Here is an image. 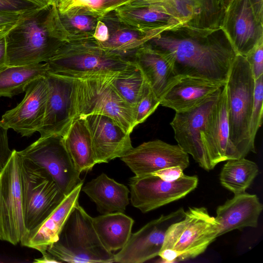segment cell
Here are the masks:
<instances>
[{
	"label": "cell",
	"instance_id": "obj_1",
	"mask_svg": "<svg viewBox=\"0 0 263 263\" xmlns=\"http://www.w3.org/2000/svg\"><path fill=\"white\" fill-rule=\"evenodd\" d=\"M152 48L171 59L177 76H191L225 85L237 55L234 48L218 42L159 35L150 40Z\"/></svg>",
	"mask_w": 263,
	"mask_h": 263
},
{
	"label": "cell",
	"instance_id": "obj_2",
	"mask_svg": "<svg viewBox=\"0 0 263 263\" xmlns=\"http://www.w3.org/2000/svg\"><path fill=\"white\" fill-rule=\"evenodd\" d=\"M62 29L54 4L39 8L6 35L7 65L46 63L64 43Z\"/></svg>",
	"mask_w": 263,
	"mask_h": 263
},
{
	"label": "cell",
	"instance_id": "obj_3",
	"mask_svg": "<svg viewBox=\"0 0 263 263\" xmlns=\"http://www.w3.org/2000/svg\"><path fill=\"white\" fill-rule=\"evenodd\" d=\"M47 73L72 79L93 76H113L134 62L122 53L99 47L96 41L65 42L46 63Z\"/></svg>",
	"mask_w": 263,
	"mask_h": 263
},
{
	"label": "cell",
	"instance_id": "obj_4",
	"mask_svg": "<svg viewBox=\"0 0 263 263\" xmlns=\"http://www.w3.org/2000/svg\"><path fill=\"white\" fill-rule=\"evenodd\" d=\"M92 218L78 202L63 226L58 240L48 246L46 251L60 262H114V254L101 242Z\"/></svg>",
	"mask_w": 263,
	"mask_h": 263
},
{
	"label": "cell",
	"instance_id": "obj_5",
	"mask_svg": "<svg viewBox=\"0 0 263 263\" xmlns=\"http://www.w3.org/2000/svg\"><path fill=\"white\" fill-rule=\"evenodd\" d=\"M112 77L93 76L73 79L71 118L73 121L89 115L106 116L130 134L135 127L134 109L114 89L110 82Z\"/></svg>",
	"mask_w": 263,
	"mask_h": 263
},
{
	"label": "cell",
	"instance_id": "obj_6",
	"mask_svg": "<svg viewBox=\"0 0 263 263\" xmlns=\"http://www.w3.org/2000/svg\"><path fill=\"white\" fill-rule=\"evenodd\" d=\"M255 81L246 58L237 55L225 86L230 139L240 158L255 153L249 134Z\"/></svg>",
	"mask_w": 263,
	"mask_h": 263
},
{
	"label": "cell",
	"instance_id": "obj_7",
	"mask_svg": "<svg viewBox=\"0 0 263 263\" xmlns=\"http://www.w3.org/2000/svg\"><path fill=\"white\" fill-rule=\"evenodd\" d=\"M21 177L26 236L35 231L66 196L42 168L21 155Z\"/></svg>",
	"mask_w": 263,
	"mask_h": 263
},
{
	"label": "cell",
	"instance_id": "obj_8",
	"mask_svg": "<svg viewBox=\"0 0 263 263\" xmlns=\"http://www.w3.org/2000/svg\"><path fill=\"white\" fill-rule=\"evenodd\" d=\"M219 229L218 222L205 208H190L181 220L168 227L161 250L177 251V261L195 258L219 236Z\"/></svg>",
	"mask_w": 263,
	"mask_h": 263
},
{
	"label": "cell",
	"instance_id": "obj_9",
	"mask_svg": "<svg viewBox=\"0 0 263 263\" xmlns=\"http://www.w3.org/2000/svg\"><path fill=\"white\" fill-rule=\"evenodd\" d=\"M25 234L21 155L13 149L0 171V240L16 245Z\"/></svg>",
	"mask_w": 263,
	"mask_h": 263
},
{
	"label": "cell",
	"instance_id": "obj_10",
	"mask_svg": "<svg viewBox=\"0 0 263 263\" xmlns=\"http://www.w3.org/2000/svg\"><path fill=\"white\" fill-rule=\"evenodd\" d=\"M19 153L42 168L65 196L83 184L81 173L76 168L61 136L40 137Z\"/></svg>",
	"mask_w": 263,
	"mask_h": 263
},
{
	"label": "cell",
	"instance_id": "obj_11",
	"mask_svg": "<svg viewBox=\"0 0 263 263\" xmlns=\"http://www.w3.org/2000/svg\"><path fill=\"white\" fill-rule=\"evenodd\" d=\"M197 176L184 175L172 182L152 174L129 178L130 202L133 206L146 213L185 197L197 186Z\"/></svg>",
	"mask_w": 263,
	"mask_h": 263
},
{
	"label": "cell",
	"instance_id": "obj_12",
	"mask_svg": "<svg viewBox=\"0 0 263 263\" xmlns=\"http://www.w3.org/2000/svg\"><path fill=\"white\" fill-rule=\"evenodd\" d=\"M223 87L199 106L185 111L176 112L170 123L178 145L184 152L191 155L201 168L207 171L214 167L201 142V132L205 126Z\"/></svg>",
	"mask_w": 263,
	"mask_h": 263
},
{
	"label": "cell",
	"instance_id": "obj_13",
	"mask_svg": "<svg viewBox=\"0 0 263 263\" xmlns=\"http://www.w3.org/2000/svg\"><path fill=\"white\" fill-rule=\"evenodd\" d=\"M25 92L22 101L2 116L0 126L11 128L23 137H30L39 132L43 125L50 92L45 76L29 83Z\"/></svg>",
	"mask_w": 263,
	"mask_h": 263
},
{
	"label": "cell",
	"instance_id": "obj_14",
	"mask_svg": "<svg viewBox=\"0 0 263 263\" xmlns=\"http://www.w3.org/2000/svg\"><path fill=\"white\" fill-rule=\"evenodd\" d=\"M185 211L182 208L161 215L132 233L125 246L114 254L115 262L142 263L158 256L168 227L181 220Z\"/></svg>",
	"mask_w": 263,
	"mask_h": 263
},
{
	"label": "cell",
	"instance_id": "obj_15",
	"mask_svg": "<svg viewBox=\"0 0 263 263\" xmlns=\"http://www.w3.org/2000/svg\"><path fill=\"white\" fill-rule=\"evenodd\" d=\"M120 158L137 176L152 174L174 166H180L184 170L190 164L188 154L178 144L159 139L133 147Z\"/></svg>",
	"mask_w": 263,
	"mask_h": 263
},
{
	"label": "cell",
	"instance_id": "obj_16",
	"mask_svg": "<svg viewBox=\"0 0 263 263\" xmlns=\"http://www.w3.org/2000/svg\"><path fill=\"white\" fill-rule=\"evenodd\" d=\"M201 140L214 167L220 162L240 158L230 139L225 85L201 132Z\"/></svg>",
	"mask_w": 263,
	"mask_h": 263
},
{
	"label": "cell",
	"instance_id": "obj_17",
	"mask_svg": "<svg viewBox=\"0 0 263 263\" xmlns=\"http://www.w3.org/2000/svg\"><path fill=\"white\" fill-rule=\"evenodd\" d=\"M84 119L89 129L97 164L121 158L133 147L130 133L114 119L101 115H89Z\"/></svg>",
	"mask_w": 263,
	"mask_h": 263
},
{
	"label": "cell",
	"instance_id": "obj_18",
	"mask_svg": "<svg viewBox=\"0 0 263 263\" xmlns=\"http://www.w3.org/2000/svg\"><path fill=\"white\" fill-rule=\"evenodd\" d=\"M50 92L40 137L52 135L62 136L70 126L71 95L73 79L45 74Z\"/></svg>",
	"mask_w": 263,
	"mask_h": 263
},
{
	"label": "cell",
	"instance_id": "obj_19",
	"mask_svg": "<svg viewBox=\"0 0 263 263\" xmlns=\"http://www.w3.org/2000/svg\"><path fill=\"white\" fill-rule=\"evenodd\" d=\"M224 85L191 76H179L161 99L160 105L176 112H183L199 106Z\"/></svg>",
	"mask_w": 263,
	"mask_h": 263
},
{
	"label": "cell",
	"instance_id": "obj_20",
	"mask_svg": "<svg viewBox=\"0 0 263 263\" xmlns=\"http://www.w3.org/2000/svg\"><path fill=\"white\" fill-rule=\"evenodd\" d=\"M263 205L257 196L246 192L234 194L216 210L219 236L234 230L256 228Z\"/></svg>",
	"mask_w": 263,
	"mask_h": 263
},
{
	"label": "cell",
	"instance_id": "obj_21",
	"mask_svg": "<svg viewBox=\"0 0 263 263\" xmlns=\"http://www.w3.org/2000/svg\"><path fill=\"white\" fill-rule=\"evenodd\" d=\"M132 60L161 101L167 90L179 77L174 71L171 59L166 54L149 46L143 45L136 50Z\"/></svg>",
	"mask_w": 263,
	"mask_h": 263
},
{
	"label": "cell",
	"instance_id": "obj_22",
	"mask_svg": "<svg viewBox=\"0 0 263 263\" xmlns=\"http://www.w3.org/2000/svg\"><path fill=\"white\" fill-rule=\"evenodd\" d=\"M83 184L66 196L48 217L33 232L25 236L22 246L34 249L41 253L55 242L72 208L78 202Z\"/></svg>",
	"mask_w": 263,
	"mask_h": 263
},
{
	"label": "cell",
	"instance_id": "obj_23",
	"mask_svg": "<svg viewBox=\"0 0 263 263\" xmlns=\"http://www.w3.org/2000/svg\"><path fill=\"white\" fill-rule=\"evenodd\" d=\"M93 201L102 214L124 213L129 203V190L125 185L102 173L81 189Z\"/></svg>",
	"mask_w": 263,
	"mask_h": 263
},
{
	"label": "cell",
	"instance_id": "obj_24",
	"mask_svg": "<svg viewBox=\"0 0 263 263\" xmlns=\"http://www.w3.org/2000/svg\"><path fill=\"white\" fill-rule=\"evenodd\" d=\"M62 137L77 170L81 173L91 170L97 163L91 136L84 119L78 118L74 119Z\"/></svg>",
	"mask_w": 263,
	"mask_h": 263
},
{
	"label": "cell",
	"instance_id": "obj_25",
	"mask_svg": "<svg viewBox=\"0 0 263 263\" xmlns=\"http://www.w3.org/2000/svg\"><path fill=\"white\" fill-rule=\"evenodd\" d=\"M95 231L104 247L112 252L121 250L131 234L134 220L124 213L102 214L92 218Z\"/></svg>",
	"mask_w": 263,
	"mask_h": 263
},
{
	"label": "cell",
	"instance_id": "obj_26",
	"mask_svg": "<svg viewBox=\"0 0 263 263\" xmlns=\"http://www.w3.org/2000/svg\"><path fill=\"white\" fill-rule=\"evenodd\" d=\"M46 63L23 66H6L0 70V97L11 98L25 91L34 79L45 76Z\"/></svg>",
	"mask_w": 263,
	"mask_h": 263
},
{
	"label": "cell",
	"instance_id": "obj_27",
	"mask_svg": "<svg viewBox=\"0 0 263 263\" xmlns=\"http://www.w3.org/2000/svg\"><path fill=\"white\" fill-rule=\"evenodd\" d=\"M259 173L254 162L243 158L227 161L220 174L221 184L234 194L244 193Z\"/></svg>",
	"mask_w": 263,
	"mask_h": 263
},
{
	"label": "cell",
	"instance_id": "obj_28",
	"mask_svg": "<svg viewBox=\"0 0 263 263\" xmlns=\"http://www.w3.org/2000/svg\"><path fill=\"white\" fill-rule=\"evenodd\" d=\"M145 81L142 71L135 62L128 68L110 79L111 85L117 93L134 109Z\"/></svg>",
	"mask_w": 263,
	"mask_h": 263
},
{
	"label": "cell",
	"instance_id": "obj_29",
	"mask_svg": "<svg viewBox=\"0 0 263 263\" xmlns=\"http://www.w3.org/2000/svg\"><path fill=\"white\" fill-rule=\"evenodd\" d=\"M235 47L237 55L246 57L253 48L255 24L249 0H243L235 23Z\"/></svg>",
	"mask_w": 263,
	"mask_h": 263
},
{
	"label": "cell",
	"instance_id": "obj_30",
	"mask_svg": "<svg viewBox=\"0 0 263 263\" xmlns=\"http://www.w3.org/2000/svg\"><path fill=\"white\" fill-rule=\"evenodd\" d=\"M53 4L61 16L82 14L102 18L106 15L104 0H54Z\"/></svg>",
	"mask_w": 263,
	"mask_h": 263
},
{
	"label": "cell",
	"instance_id": "obj_31",
	"mask_svg": "<svg viewBox=\"0 0 263 263\" xmlns=\"http://www.w3.org/2000/svg\"><path fill=\"white\" fill-rule=\"evenodd\" d=\"M148 39H150L146 36L141 37L135 31L122 30L110 35L105 42H96L99 47L105 50L122 54L127 51L136 50Z\"/></svg>",
	"mask_w": 263,
	"mask_h": 263
},
{
	"label": "cell",
	"instance_id": "obj_32",
	"mask_svg": "<svg viewBox=\"0 0 263 263\" xmlns=\"http://www.w3.org/2000/svg\"><path fill=\"white\" fill-rule=\"evenodd\" d=\"M159 105L160 100L145 81L134 109L135 126L144 122Z\"/></svg>",
	"mask_w": 263,
	"mask_h": 263
},
{
	"label": "cell",
	"instance_id": "obj_33",
	"mask_svg": "<svg viewBox=\"0 0 263 263\" xmlns=\"http://www.w3.org/2000/svg\"><path fill=\"white\" fill-rule=\"evenodd\" d=\"M263 106V75L255 80L254 98L249 125L251 142L255 144L256 133L262 124Z\"/></svg>",
	"mask_w": 263,
	"mask_h": 263
},
{
	"label": "cell",
	"instance_id": "obj_34",
	"mask_svg": "<svg viewBox=\"0 0 263 263\" xmlns=\"http://www.w3.org/2000/svg\"><path fill=\"white\" fill-rule=\"evenodd\" d=\"M39 8L18 11H0V33H7Z\"/></svg>",
	"mask_w": 263,
	"mask_h": 263
},
{
	"label": "cell",
	"instance_id": "obj_35",
	"mask_svg": "<svg viewBox=\"0 0 263 263\" xmlns=\"http://www.w3.org/2000/svg\"><path fill=\"white\" fill-rule=\"evenodd\" d=\"M253 76L256 80L263 75V45L262 39L258 41L253 48L245 57Z\"/></svg>",
	"mask_w": 263,
	"mask_h": 263
},
{
	"label": "cell",
	"instance_id": "obj_36",
	"mask_svg": "<svg viewBox=\"0 0 263 263\" xmlns=\"http://www.w3.org/2000/svg\"><path fill=\"white\" fill-rule=\"evenodd\" d=\"M66 17L68 24L72 28L81 31H89L95 30L94 21L92 16L75 14L64 16Z\"/></svg>",
	"mask_w": 263,
	"mask_h": 263
},
{
	"label": "cell",
	"instance_id": "obj_37",
	"mask_svg": "<svg viewBox=\"0 0 263 263\" xmlns=\"http://www.w3.org/2000/svg\"><path fill=\"white\" fill-rule=\"evenodd\" d=\"M8 129L0 126V171L10 157L12 151L9 146Z\"/></svg>",
	"mask_w": 263,
	"mask_h": 263
},
{
	"label": "cell",
	"instance_id": "obj_38",
	"mask_svg": "<svg viewBox=\"0 0 263 263\" xmlns=\"http://www.w3.org/2000/svg\"><path fill=\"white\" fill-rule=\"evenodd\" d=\"M166 181H175L184 174L183 170L180 166H174L159 170L152 174Z\"/></svg>",
	"mask_w": 263,
	"mask_h": 263
},
{
	"label": "cell",
	"instance_id": "obj_39",
	"mask_svg": "<svg viewBox=\"0 0 263 263\" xmlns=\"http://www.w3.org/2000/svg\"><path fill=\"white\" fill-rule=\"evenodd\" d=\"M37 7L24 0H0V11H18Z\"/></svg>",
	"mask_w": 263,
	"mask_h": 263
},
{
	"label": "cell",
	"instance_id": "obj_40",
	"mask_svg": "<svg viewBox=\"0 0 263 263\" xmlns=\"http://www.w3.org/2000/svg\"><path fill=\"white\" fill-rule=\"evenodd\" d=\"M169 0H131L125 5L119 8L122 9H135L149 7H158L160 4Z\"/></svg>",
	"mask_w": 263,
	"mask_h": 263
},
{
	"label": "cell",
	"instance_id": "obj_41",
	"mask_svg": "<svg viewBox=\"0 0 263 263\" xmlns=\"http://www.w3.org/2000/svg\"><path fill=\"white\" fill-rule=\"evenodd\" d=\"M109 36L107 26L103 22L99 20L92 34L93 39L97 42L104 43L108 40Z\"/></svg>",
	"mask_w": 263,
	"mask_h": 263
},
{
	"label": "cell",
	"instance_id": "obj_42",
	"mask_svg": "<svg viewBox=\"0 0 263 263\" xmlns=\"http://www.w3.org/2000/svg\"><path fill=\"white\" fill-rule=\"evenodd\" d=\"M158 256L160 257L164 262L171 263L177 261L179 254L174 249L165 248L160 251Z\"/></svg>",
	"mask_w": 263,
	"mask_h": 263
},
{
	"label": "cell",
	"instance_id": "obj_43",
	"mask_svg": "<svg viewBox=\"0 0 263 263\" xmlns=\"http://www.w3.org/2000/svg\"><path fill=\"white\" fill-rule=\"evenodd\" d=\"M131 0H104V8L105 15L109 12L125 5Z\"/></svg>",
	"mask_w": 263,
	"mask_h": 263
},
{
	"label": "cell",
	"instance_id": "obj_44",
	"mask_svg": "<svg viewBox=\"0 0 263 263\" xmlns=\"http://www.w3.org/2000/svg\"><path fill=\"white\" fill-rule=\"evenodd\" d=\"M7 33H0V70L7 65L6 35Z\"/></svg>",
	"mask_w": 263,
	"mask_h": 263
},
{
	"label": "cell",
	"instance_id": "obj_45",
	"mask_svg": "<svg viewBox=\"0 0 263 263\" xmlns=\"http://www.w3.org/2000/svg\"><path fill=\"white\" fill-rule=\"evenodd\" d=\"M42 256L40 258H35L33 262L35 263H46V262H60L52 255L47 251L42 253Z\"/></svg>",
	"mask_w": 263,
	"mask_h": 263
},
{
	"label": "cell",
	"instance_id": "obj_46",
	"mask_svg": "<svg viewBox=\"0 0 263 263\" xmlns=\"http://www.w3.org/2000/svg\"><path fill=\"white\" fill-rule=\"evenodd\" d=\"M29 2L33 5L40 7L44 8L52 4L49 0H24Z\"/></svg>",
	"mask_w": 263,
	"mask_h": 263
},
{
	"label": "cell",
	"instance_id": "obj_47",
	"mask_svg": "<svg viewBox=\"0 0 263 263\" xmlns=\"http://www.w3.org/2000/svg\"><path fill=\"white\" fill-rule=\"evenodd\" d=\"M256 3L258 5H260V7L262 8V0H256Z\"/></svg>",
	"mask_w": 263,
	"mask_h": 263
},
{
	"label": "cell",
	"instance_id": "obj_48",
	"mask_svg": "<svg viewBox=\"0 0 263 263\" xmlns=\"http://www.w3.org/2000/svg\"><path fill=\"white\" fill-rule=\"evenodd\" d=\"M49 1L53 4L54 0H49Z\"/></svg>",
	"mask_w": 263,
	"mask_h": 263
}]
</instances>
